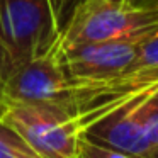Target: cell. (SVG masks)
Instances as JSON below:
<instances>
[{
    "label": "cell",
    "mask_w": 158,
    "mask_h": 158,
    "mask_svg": "<svg viewBox=\"0 0 158 158\" xmlns=\"http://www.w3.org/2000/svg\"><path fill=\"white\" fill-rule=\"evenodd\" d=\"M58 46L44 56L17 66L4 90L5 106L48 104L70 107L80 112L94 99L97 83L73 80L61 65Z\"/></svg>",
    "instance_id": "cell-1"
},
{
    "label": "cell",
    "mask_w": 158,
    "mask_h": 158,
    "mask_svg": "<svg viewBox=\"0 0 158 158\" xmlns=\"http://www.w3.org/2000/svg\"><path fill=\"white\" fill-rule=\"evenodd\" d=\"M2 121L41 158H82L85 127L78 110L48 104H7Z\"/></svg>",
    "instance_id": "cell-2"
},
{
    "label": "cell",
    "mask_w": 158,
    "mask_h": 158,
    "mask_svg": "<svg viewBox=\"0 0 158 158\" xmlns=\"http://www.w3.org/2000/svg\"><path fill=\"white\" fill-rule=\"evenodd\" d=\"M158 29V4L119 5L109 0H80L75 5L60 44L102 43L153 32Z\"/></svg>",
    "instance_id": "cell-3"
},
{
    "label": "cell",
    "mask_w": 158,
    "mask_h": 158,
    "mask_svg": "<svg viewBox=\"0 0 158 158\" xmlns=\"http://www.w3.org/2000/svg\"><path fill=\"white\" fill-rule=\"evenodd\" d=\"M0 36L21 66L55 49L61 32L49 0H0Z\"/></svg>",
    "instance_id": "cell-4"
},
{
    "label": "cell",
    "mask_w": 158,
    "mask_h": 158,
    "mask_svg": "<svg viewBox=\"0 0 158 158\" xmlns=\"http://www.w3.org/2000/svg\"><path fill=\"white\" fill-rule=\"evenodd\" d=\"M155 32V31H153ZM153 32L102 43L58 46V55L65 72L78 82H110L133 73L141 44Z\"/></svg>",
    "instance_id": "cell-5"
},
{
    "label": "cell",
    "mask_w": 158,
    "mask_h": 158,
    "mask_svg": "<svg viewBox=\"0 0 158 158\" xmlns=\"http://www.w3.org/2000/svg\"><path fill=\"white\" fill-rule=\"evenodd\" d=\"M156 92L158 73L127 92L106 116L90 124L83 138L92 143L144 158L151 146L143 131V107Z\"/></svg>",
    "instance_id": "cell-6"
},
{
    "label": "cell",
    "mask_w": 158,
    "mask_h": 158,
    "mask_svg": "<svg viewBox=\"0 0 158 158\" xmlns=\"http://www.w3.org/2000/svg\"><path fill=\"white\" fill-rule=\"evenodd\" d=\"M0 158H41L26 139L0 119Z\"/></svg>",
    "instance_id": "cell-7"
},
{
    "label": "cell",
    "mask_w": 158,
    "mask_h": 158,
    "mask_svg": "<svg viewBox=\"0 0 158 158\" xmlns=\"http://www.w3.org/2000/svg\"><path fill=\"white\" fill-rule=\"evenodd\" d=\"M156 94L143 107V131L151 148L158 144V97Z\"/></svg>",
    "instance_id": "cell-8"
},
{
    "label": "cell",
    "mask_w": 158,
    "mask_h": 158,
    "mask_svg": "<svg viewBox=\"0 0 158 158\" xmlns=\"http://www.w3.org/2000/svg\"><path fill=\"white\" fill-rule=\"evenodd\" d=\"M158 68V29L141 44L138 60L133 66V72L138 70Z\"/></svg>",
    "instance_id": "cell-9"
},
{
    "label": "cell",
    "mask_w": 158,
    "mask_h": 158,
    "mask_svg": "<svg viewBox=\"0 0 158 158\" xmlns=\"http://www.w3.org/2000/svg\"><path fill=\"white\" fill-rule=\"evenodd\" d=\"M80 153H82V158H143V156H136V155H129V153H124V151L92 143L85 138H82Z\"/></svg>",
    "instance_id": "cell-10"
},
{
    "label": "cell",
    "mask_w": 158,
    "mask_h": 158,
    "mask_svg": "<svg viewBox=\"0 0 158 158\" xmlns=\"http://www.w3.org/2000/svg\"><path fill=\"white\" fill-rule=\"evenodd\" d=\"M17 70V63H15L12 53L9 51L7 44L4 43L2 36H0V99L4 100V90L10 77Z\"/></svg>",
    "instance_id": "cell-11"
},
{
    "label": "cell",
    "mask_w": 158,
    "mask_h": 158,
    "mask_svg": "<svg viewBox=\"0 0 158 158\" xmlns=\"http://www.w3.org/2000/svg\"><path fill=\"white\" fill-rule=\"evenodd\" d=\"M49 5L53 9V14H55L56 24H58L60 32L65 29L66 22H68L70 15H72L73 9H75V0H49Z\"/></svg>",
    "instance_id": "cell-12"
},
{
    "label": "cell",
    "mask_w": 158,
    "mask_h": 158,
    "mask_svg": "<svg viewBox=\"0 0 158 158\" xmlns=\"http://www.w3.org/2000/svg\"><path fill=\"white\" fill-rule=\"evenodd\" d=\"M144 158H158V144L151 148V150L146 153V156H144Z\"/></svg>",
    "instance_id": "cell-13"
},
{
    "label": "cell",
    "mask_w": 158,
    "mask_h": 158,
    "mask_svg": "<svg viewBox=\"0 0 158 158\" xmlns=\"http://www.w3.org/2000/svg\"><path fill=\"white\" fill-rule=\"evenodd\" d=\"M4 112H5V102L2 99H0V119H2V116H4Z\"/></svg>",
    "instance_id": "cell-14"
},
{
    "label": "cell",
    "mask_w": 158,
    "mask_h": 158,
    "mask_svg": "<svg viewBox=\"0 0 158 158\" xmlns=\"http://www.w3.org/2000/svg\"><path fill=\"white\" fill-rule=\"evenodd\" d=\"M143 0H127V5H141Z\"/></svg>",
    "instance_id": "cell-15"
},
{
    "label": "cell",
    "mask_w": 158,
    "mask_h": 158,
    "mask_svg": "<svg viewBox=\"0 0 158 158\" xmlns=\"http://www.w3.org/2000/svg\"><path fill=\"white\" fill-rule=\"evenodd\" d=\"M109 2H114V4H119V5H127V0H109Z\"/></svg>",
    "instance_id": "cell-16"
},
{
    "label": "cell",
    "mask_w": 158,
    "mask_h": 158,
    "mask_svg": "<svg viewBox=\"0 0 158 158\" xmlns=\"http://www.w3.org/2000/svg\"><path fill=\"white\" fill-rule=\"evenodd\" d=\"M156 97H158V94H156Z\"/></svg>",
    "instance_id": "cell-17"
}]
</instances>
